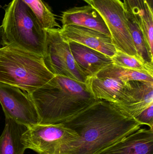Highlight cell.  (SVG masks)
I'll return each mask as SVG.
<instances>
[{
    "label": "cell",
    "mask_w": 153,
    "mask_h": 154,
    "mask_svg": "<svg viewBox=\"0 0 153 154\" xmlns=\"http://www.w3.org/2000/svg\"><path fill=\"white\" fill-rule=\"evenodd\" d=\"M79 136L74 154H96L141 128L116 104L102 100L63 123Z\"/></svg>",
    "instance_id": "cell-1"
},
{
    "label": "cell",
    "mask_w": 153,
    "mask_h": 154,
    "mask_svg": "<svg viewBox=\"0 0 153 154\" xmlns=\"http://www.w3.org/2000/svg\"><path fill=\"white\" fill-rule=\"evenodd\" d=\"M29 95L40 125L64 123L96 100L85 83L61 75L54 76Z\"/></svg>",
    "instance_id": "cell-2"
},
{
    "label": "cell",
    "mask_w": 153,
    "mask_h": 154,
    "mask_svg": "<svg viewBox=\"0 0 153 154\" xmlns=\"http://www.w3.org/2000/svg\"><path fill=\"white\" fill-rule=\"evenodd\" d=\"M54 76L45 65L42 56L11 44L0 48V82L29 94Z\"/></svg>",
    "instance_id": "cell-3"
},
{
    "label": "cell",
    "mask_w": 153,
    "mask_h": 154,
    "mask_svg": "<svg viewBox=\"0 0 153 154\" xmlns=\"http://www.w3.org/2000/svg\"><path fill=\"white\" fill-rule=\"evenodd\" d=\"M7 44L43 57L46 31L22 0H12L1 25Z\"/></svg>",
    "instance_id": "cell-4"
},
{
    "label": "cell",
    "mask_w": 153,
    "mask_h": 154,
    "mask_svg": "<svg viewBox=\"0 0 153 154\" xmlns=\"http://www.w3.org/2000/svg\"><path fill=\"white\" fill-rule=\"evenodd\" d=\"M21 140L26 149L38 154H74L79 136L63 123L37 124L28 127Z\"/></svg>",
    "instance_id": "cell-5"
},
{
    "label": "cell",
    "mask_w": 153,
    "mask_h": 154,
    "mask_svg": "<svg viewBox=\"0 0 153 154\" xmlns=\"http://www.w3.org/2000/svg\"><path fill=\"white\" fill-rule=\"evenodd\" d=\"M60 28L46 29L43 57L45 65L54 75L67 77L85 83L87 77L79 69L70 45L60 32Z\"/></svg>",
    "instance_id": "cell-6"
},
{
    "label": "cell",
    "mask_w": 153,
    "mask_h": 154,
    "mask_svg": "<svg viewBox=\"0 0 153 154\" xmlns=\"http://www.w3.org/2000/svg\"><path fill=\"white\" fill-rule=\"evenodd\" d=\"M88 5L97 11L104 20L116 50L140 58L127 23L123 2L121 0H90Z\"/></svg>",
    "instance_id": "cell-7"
},
{
    "label": "cell",
    "mask_w": 153,
    "mask_h": 154,
    "mask_svg": "<svg viewBox=\"0 0 153 154\" xmlns=\"http://www.w3.org/2000/svg\"><path fill=\"white\" fill-rule=\"evenodd\" d=\"M0 104L5 116L29 127L39 123L35 104L28 92L0 82Z\"/></svg>",
    "instance_id": "cell-8"
},
{
    "label": "cell",
    "mask_w": 153,
    "mask_h": 154,
    "mask_svg": "<svg viewBox=\"0 0 153 154\" xmlns=\"http://www.w3.org/2000/svg\"><path fill=\"white\" fill-rule=\"evenodd\" d=\"M115 104L125 114L135 118L153 105V82H128L123 95L119 102Z\"/></svg>",
    "instance_id": "cell-9"
},
{
    "label": "cell",
    "mask_w": 153,
    "mask_h": 154,
    "mask_svg": "<svg viewBox=\"0 0 153 154\" xmlns=\"http://www.w3.org/2000/svg\"><path fill=\"white\" fill-rule=\"evenodd\" d=\"M60 32L68 42H73L96 50L110 57L116 52L110 37L96 31L75 25L62 26Z\"/></svg>",
    "instance_id": "cell-10"
},
{
    "label": "cell",
    "mask_w": 153,
    "mask_h": 154,
    "mask_svg": "<svg viewBox=\"0 0 153 154\" xmlns=\"http://www.w3.org/2000/svg\"><path fill=\"white\" fill-rule=\"evenodd\" d=\"M69 43L75 64L87 78L96 75L113 63L111 57L96 50L73 42Z\"/></svg>",
    "instance_id": "cell-11"
},
{
    "label": "cell",
    "mask_w": 153,
    "mask_h": 154,
    "mask_svg": "<svg viewBox=\"0 0 153 154\" xmlns=\"http://www.w3.org/2000/svg\"><path fill=\"white\" fill-rule=\"evenodd\" d=\"M96 154H153V129L140 128Z\"/></svg>",
    "instance_id": "cell-12"
},
{
    "label": "cell",
    "mask_w": 153,
    "mask_h": 154,
    "mask_svg": "<svg viewBox=\"0 0 153 154\" xmlns=\"http://www.w3.org/2000/svg\"><path fill=\"white\" fill-rule=\"evenodd\" d=\"M61 21L62 26H80L96 31L110 37L104 20L97 11L90 5L73 7L63 12Z\"/></svg>",
    "instance_id": "cell-13"
},
{
    "label": "cell",
    "mask_w": 153,
    "mask_h": 154,
    "mask_svg": "<svg viewBox=\"0 0 153 154\" xmlns=\"http://www.w3.org/2000/svg\"><path fill=\"white\" fill-rule=\"evenodd\" d=\"M127 82L112 78L92 76L87 77L85 84L96 100L116 104L124 93Z\"/></svg>",
    "instance_id": "cell-14"
},
{
    "label": "cell",
    "mask_w": 153,
    "mask_h": 154,
    "mask_svg": "<svg viewBox=\"0 0 153 154\" xmlns=\"http://www.w3.org/2000/svg\"><path fill=\"white\" fill-rule=\"evenodd\" d=\"M5 116V126L0 136V154H24L27 149L21 138L28 127Z\"/></svg>",
    "instance_id": "cell-15"
},
{
    "label": "cell",
    "mask_w": 153,
    "mask_h": 154,
    "mask_svg": "<svg viewBox=\"0 0 153 154\" xmlns=\"http://www.w3.org/2000/svg\"><path fill=\"white\" fill-rule=\"evenodd\" d=\"M126 20L139 57L148 64L153 65V57L149 52L143 35L135 17L125 11Z\"/></svg>",
    "instance_id": "cell-16"
},
{
    "label": "cell",
    "mask_w": 153,
    "mask_h": 154,
    "mask_svg": "<svg viewBox=\"0 0 153 154\" xmlns=\"http://www.w3.org/2000/svg\"><path fill=\"white\" fill-rule=\"evenodd\" d=\"M95 76L112 78L124 82L131 81H143L153 82V76H152L118 66L113 64L104 69Z\"/></svg>",
    "instance_id": "cell-17"
},
{
    "label": "cell",
    "mask_w": 153,
    "mask_h": 154,
    "mask_svg": "<svg viewBox=\"0 0 153 154\" xmlns=\"http://www.w3.org/2000/svg\"><path fill=\"white\" fill-rule=\"evenodd\" d=\"M111 59L116 66L153 76V65L145 62L140 58L116 50Z\"/></svg>",
    "instance_id": "cell-18"
},
{
    "label": "cell",
    "mask_w": 153,
    "mask_h": 154,
    "mask_svg": "<svg viewBox=\"0 0 153 154\" xmlns=\"http://www.w3.org/2000/svg\"><path fill=\"white\" fill-rule=\"evenodd\" d=\"M36 15L43 28H61L50 7L42 0H22Z\"/></svg>",
    "instance_id": "cell-19"
},
{
    "label": "cell",
    "mask_w": 153,
    "mask_h": 154,
    "mask_svg": "<svg viewBox=\"0 0 153 154\" xmlns=\"http://www.w3.org/2000/svg\"><path fill=\"white\" fill-rule=\"evenodd\" d=\"M138 23L149 52L153 57V11L148 5Z\"/></svg>",
    "instance_id": "cell-20"
},
{
    "label": "cell",
    "mask_w": 153,
    "mask_h": 154,
    "mask_svg": "<svg viewBox=\"0 0 153 154\" xmlns=\"http://www.w3.org/2000/svg\"><path fill=\"white\" fill-rule=\"evenodd\" d=\"M126 11L135 17L139 21L140 17L144 13L147 5L145 0H123Z\"/></svg>",
    "instance_id": "cell-21"
},
{
    "label": "cell",
    "mask_w": 153,
    "mask_h": 154,
    "mask_svg": "<svg viewBox=\"0 0 153 154\" xmlns=\"http://www.w3.org/2000/svg\"><path fill=\"white\" fill-rule=\"evenodd\" d=\"M135 119L142 125H146L153 129V105L144 110Z\"/></svg>",
    "instance_id": "cell-22"
},
{
    "label": "cell",
    "mask_w": 153,
    "mask_h": 154,
    "mask_svg": "<svg viewBox=\"0 0 153 154\" xmlns=\"http://www.w3.org/2000/svg\"><path fill=\"white\" fill-rule=\"evenodd\" d=\"M7 44L4 34L3 30L1 25L0 26V48Z\"/></svg>",
    "instance_id": "cell-23"
},
{
    "label": "cell",
    "mask_w": 153,
    "mask_h": 154,
    "mask_svg": "<svg viewBox=\"0 0 153 154\" xmlns=\"http://www.w3.org/2000/svg\"><path fill=\"white\" fill-rule=\"evenodd\" d=\"M145 1L151 10L153 11V0H145Z\"/></svg>",
    "instance_id": "cell-24"
},
{
    "label": "cell",
    "mask_w": 153,
    "mask_h": 154,
    "mask_svg": "<svg viewBox=\"0 0 153 154\" xmlns=\"http://www.w3.org/2000/svg\"><path fill=\"white\" fill-rule=\"evenodd\" d=\"M84 1V2H86V3H87L88 4V3L89 2H90V0H83Z\"/></svg>",
    "instance_id": "cell-25"
}]
</instances>
